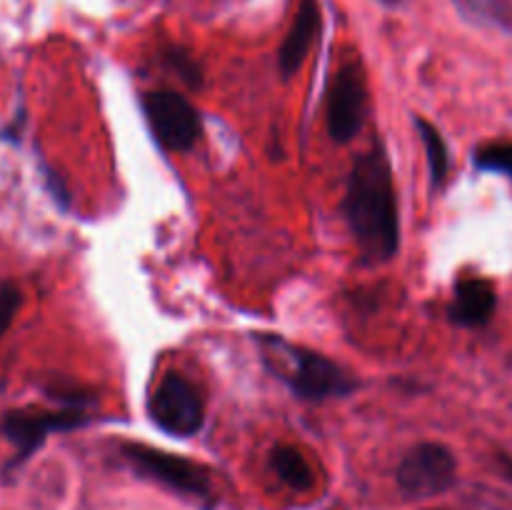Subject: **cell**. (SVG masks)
Instances as JSON below:
<instances>
[{
    "mask_svg": "<svg viewBox=\"0 0 512 510\" xmlns=\"http://www.w3.org/2000/svg\"><path fill=\"white\" fill-rule=\"evenodd\" d=\"M503 465H505V475H510V478H512V460L503 458Z\"/></svg>",
    "mask_w": 512,
    "mask_h": 510,
    "instance_id": "obj_18",
    "label": "cell"
},
{
    "mask_svg": "<svg viewBox=\"0 0 512 510\" xmlns=\"http://www.w3.org/2000/svg\"><path fill=\"white\" fill-rule=\"evenodd\" d=\"M255 343H258L260 355H263L270 373L278 375L298 398H345L353 390H358V380L353 378V373H348L343 365L315 353V350L290 343V340L273 333H258Z\"/></svg>",
    "mask_w": 512,
    "mask_h": 510,
    "instance_id": "obj_2",
    "label": "cell"
},
{
    "mask_svg": "<svg viewBox=\"0 0 512 510\" xmlns=\"http://www.w3.org/2000/svg\"><path fill=\"white\" fill-rule=\"evenodd\" d=\"M470 23L512 33V0H453Z\"/></svg>",
    "mask_w": 512,
    "mask_h": 510,
    "instance_id": "obj_12",
    "label": "cell"
},
{
    "mask_svg": "<svg viewBox=\"0 0 512 510\" xmlns=\"http://www.w3.org/2000/svg\"><path fill=\"white\" fill-rule=\"evenodd\" d=\"M20 305H23V293H20L18 285L13 280H0V338L13 325Z\"/></svg>",
    "mask_w": 512,
    "mask_h": 510,
    "instance_id": "obj_16",
    "label": "cell"
},
{
    "mask_svg": "<svg viewBox=\"0 0 512 510\" xmlns=\"http://www.w3.org/2000/svg\"><path fill=\"white\" fill-rule=\"evenodd\" d=\"M475 165L488 173L505 175L512 183V143H488L475 150Z\"/></svg>",
    "mask_w": 512,
    "mask_h": 510,
    "instance_id": "obj_14",
    "label": "cell"
},
{
    "mask_svg": "<svg viewBox=\"0 0 512 510\" xmlns=\"http://www.w3.org/2000/svg\"><path fill=\"white\" fill-rule=\"evenodd\" d=\"M343 215L360 255L370 263H388L400 248V215L393 168L378 138L355 158L343 200Z\"/></svg>",
    "mask_w": 512,
    "mask_h": 510,
    "instance_id": "obj_1",
    "label": "cell"
},
{
    "mask_svg": "<svg viewBox=\"0 0 512 510\" xmlns=\"http://www.w3.org/2000/svg\"><path fill=\"white\" fill-rule=\"evenodd\" d=\"M320 33V5L318 0H300L298 13H295L293 25L285 35L283 45L278 50V68L283 78L298 73L308 58L310 48L318 40Z\"/></svg>",
    "mask_w": 512,
    "mask_h": 510,
    "instance_id": "obj_9",
    "label": "cell"
},
{
    "mask_svg": "<svg viewBox=\"0 0 512 510\" xmlns=\"http://www.w3.org/2000/svg\"><path fill=\"white\" fill-rule=\"evenodd\" d=\"M165 63H168L170 70H175V75H180L185 83L193 85V88H200V83H203V73H200L198 60H195L188 50L170 48L168 53H165Z\"/></svg>",
    "mask_w": 512,
    "mask_h": 510,
    "instance_id": "obj_15",
    "label": "cell"
},
{
    "mask_svg": "<svg viewBox=\"0 0 512 510\" xmlns=\"http://www.w3.org/2000/svg\"><path fill=\"white\" fill-rule=\"evenodd\" d=\"M495 305H498V295H495L493 283L478 278V275H468L455 285L448 315L453 323L463 325V328H480V325L490 323Z\"/></svg>",
    "mask_w": 512,
    "mask_h": 510,
    "instance_id": "obj_10",
    "label": "cell"
},
{
    "mask_svg": "<svg viewBox=\"0 0 512 510\" xmlns=\"http://www.w3.org/2000/svg\"><path fill=\"white\" fill-rule=\"evenodd\" d=\"M368 115V83L358 58L335 70L328 88V133L335 143H350L360 133Z\"/></svg>",
    "mask_w": 512,
    "mask_h": 510,
    "instance_id": "obj_7",
    "label": "cell"
},
{
    "mask_svg": "<svg viewBox=\"0 0 512 510\" xmlns=\"http://www.w3.org/2000/svg\"><path fill=\"white\" fill-rule=\"evenodd\" d=\"M120 458L140 473L143 478L160 483L163 488L173 490V493L185 495V498L203 500L210 503L213 500V480L203 465L193 463L188 458L168 453V450L150 448L143 443H120Z\"/></svg>",
    "mask_w": 512,
    "mask_h": 510,
    "instance_id": "obj_4",
    "label": "cell"
},
{
    "mask_svg": "<svg viewBox=\"0 0 512 510\" xmlns=\"http://www.w3.org/2000/svg\"><path fill=\"white\" fill-rule=\"evenodd\" d=\"M395 478L408 498H435L455 485L458 460L443 443H420L400 460Z\"/></svg>",
    "mask_w": 512,
    "mask_h": 510,
    "instance_id": "obj_8",
    "label": "cell"
},
{
    "mask_svg": "<svg viewBox=\"0 0 512 510\" xmlns=\"http://www.w3.org/2000/svg\"><path fill=\"white\" fill-rule=\"evenodd\" d=\"M415 128H418L420 140L425 145V155H428V170H430V183L433 188H440V185L448 180L450 173V155H448V145H445V138L440 135V130L435 128L430 120L425 118H415Z\"/></svg>",
    "mask_w": 512,
    "mask_h": 510,
    "instance_id": "obj_13",
    "label": "cell"
},
{
    "mask_svg": "<svg viewBox=\"0 0 512 510\" xmlns=\"http://www.w3.org/2000/svg\"><path fill=\"white\" fill-rule=\"evenodd\" d=\"M150 420L175 438L200 433L205 423V400L193 380L180 373H168L155 385L148 400Z\"/></svg>",
    "mask_w": 512,
    "mask_h": 510,
    "instance_id": "obj_5",
    "label": "cell"
},
{
    "mask_svg": "<svg viewBox=\"0 0 512 510\" xmlns=\"http://www.w3.org/2000/svg\"><path fill=\"white\" fill-rule=\"evenodd\" d=\"M85 403H88L85 398L65 395V405H60V408H25L5 413V418L0 420V433L15 445V458L10 468L25 463L45 443L48 435L88 425L93 415L85 408Z\"/></svg>",
    "mask_w": 512,
    "mask_h": 510,
    "instance_id": "obj_3",
    "label": "cell"
},
{
    "mask_svg": "<svg viewBox=\"0 0 512 510\" xmlns=\"http://www.w3.org/2000/svg\"><path fill=\"white\" fill-rule=\"evenodd\" d=\"M380 5H385V8H400V5H405L408 0H378Z\"/></svg>",
    "mask_w": 512,
    "mask_h": 510,
    "instance_id": "obj_17",
    "label": "cell"
},
{
    "mask_svg": "<svg viewBox=\"0 0 512 510\" xmlns=\"http://www.w3.org/2000/svg\"><path fill=\"white\" fill-rule=\"evenodd\" d=\"M140 105L158 143L173 153H185L203 135L200 113L185 95L173 90H153L143 95Z\"/></svg>",
    "mask_w": 512,
    "mask_h": 510,
    "instance_id": "obj_6",
    "label": "cell"
},
{
    "mask_svg": "<svg viewBox=\"0 0 512 510\" xmlns=\"http://www.w3.org/2000/svg\"><path fill=\"white\" fill-rule=\"evenodd\" d=\"M270 465L278 473V478L293 490H310L315 483L313 468H310L308 458L300 453L293 445H278L270 453Z\"/></svg>",
    "mask_w": 512,
    "mask_h": 510,
    "instance_id": "obj_11",
    "label": "cell"
}]
</instances>
